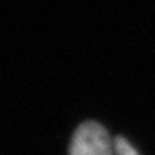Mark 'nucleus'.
<instances>
[{"label":"nucleus","mask_w":155,"mask_h":155,"mask_svg":"<svg viewBox=\"0 0 155 155\" xmlns=\"http://www.w3.org/2000/svg\"><path fill=\"white\" fill-rule=\"evenodd\" d=\"M114 142L101 124L87 120L81 124L71 140L69 155H113Z\"/></svg>","instance_id":"obj_1"},{"label":"nucleus","mask_w":155,"mask_h":155,"mask_svg":"<svg viewBox=\"0 0 155 155\" xmlns=\"http://www.w3.org/2000/svg\"><path fill=\"white\" fill-rule=\"evenodd\" d=\"M114 151L117 152V155H139L137 151L131 146V143L127 142L124 137H117L114 140Z\"/></svg>","instance_id":"obj_2"}]
</instances>
